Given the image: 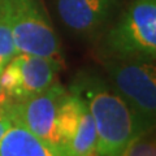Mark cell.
I'll list each match as a JSON object with an SVG mask.
<instances>
[{
	"label": "cell",
	"instance_id": "1",
	"mask_svg": "<svg viewBox=\"0 0 156 156\" xmlns=\"http://www.w3.org/2000/svg\"><path fill=\"white\" fill-rule=\"evenodd\" d=\"M89 109L96 131L99 156H122L136 130L133 113L124 99L103 78L94 74H80L69 89Z\"/></svg>",
	"mask_w": 156,
	"mask_h": 156
},
{
	"label": "cell",
	"instance_id": "7",
	"mask_svg": "<svg viewBox=\"0 0 156 156\" xmlns=\"http://www.w3.org/2000/svg\"><path fill=\"white\" fill-rule=\"evenodd\" d=\"M56 13L72 34L92 39L108 23L120 0H53Z\"/></svg>",
	"mask_w": 156,
	"mask_h": 156
},
{
	"label": "cell",
	"instance_id": "6",
	"mask_svg": "<svg viewBox=\"0 0 156 156\" xmlns=\"http://www.w3.org/2000/svg\"><path fill=\"white\" fill-rule=\"evenodd\" d=\"M66 92L68 90L64 86L55 82L47 90L30 99L9 104L13 120L22 124L41 139L58 148L55 122L58 105Z\"/></svg>",
	"mask_w": 156,
	"mask_h": 156
},
{
	"label": "cell",
	"instance_id": "3",
	"mask_svg": "<svg viewBox=\"0 0 156 156\" xmlns=\"http://www.w3.org/2000/svg\"><path fill=\"white\" fill-rule=\"evenodd\" d=\"M104 57H156V0H131L101 42Z\"/></svg>",
	"mask_w": 156,
	"mask_h": 156
},
{
	"label": "cell",
	"instance_id": "11",
	"mask_svg": "<svg viewBox=\"0 0 156 156\" xmlns=\"http://www.w3.org/2000/svg\"><path fill=\"white\" fill-rule=\"evenodd\" d=\"M13 124V116L9 104H0V139Z\"/></svg>",
	"mask_w": 156,
	"mask_h": 156
},
{
	"label": "cell",
	"instance_id": "8",
	"mask_svg": "<svg viewBox=\"0 0 156 156\" xmlns=\"http://www.w3.org/2000/svg\"><path fill=\"white\" fill-rule=\"evenodd\" d=\"M0 156H65V154L13 120L0 139Z\"/></svg>",
	"mask_w": 156,
	"mask_h": 156
},
{
	"label": "cell",
	"instance_id": "12",
	"mask_svg": "<svg viewBox=\"0 0 156 156\" xmlns=\"http://www.w3.org/2000/svg\"><path fill=\"white\" fill-rule=\"evenodd\" d=\"M2 70L3 69H0V74H2ZM0 104H2V87H0Z\"/></svg>",
	"mask_w": 156,
	"mask_h": 156
},
{
	"label": "cell",
	"instance_id": "4",
	"mask_svg": "<svg viewBox=\"0 0 156 156\" xmlns=\"http://www.w3.org/2000/svg\"><path fill=\"white\" fill-rule=\"evenodd\" d=\"M18 53L61 58V44L38 0H0Z\"/></svg>",
	"mask_w": 156,
	"mask_h": 156
},
{
	"label": "cell",
	"instance_id": "5",
	"mask_svg": "<svg viewBox=\"0 0 156 156\" xmlns=\"http://www.w3.org/2000/svg\"><path fill=\"white\" fill-rule=\"evenodd\" d=\"M60 60L17 53L0 74L2 104L20 103L41 94L56 82Z\"/></svg>",
	"mask_w": 156,
	"mask_h": 156
},
{
	"label": "cell",
	"instance_id": "10",
	"mask_svg": "<svg viewBox=\"0 0 156 156\" xmlns=\"http://www.w3.org/2000/svg\"><path fill=\"white\" fill-rule=\"evenodd\" d=\"M17 53L9 23L4 14L0 13V69H3Z\"/></svg>",
	"mask_w": 156,
	"mask_h": 156
},
{
	"label": "cell",
	"instance_id": "2",
	"mask_svg": "<svg viewBox=\"0 0 156 156\" xmlns=\"http://www.w3.org/2000/svg\"><path fill=\"white\" fill-rule=\"evenodd\" d=\"M111 86L133 113L135 130L152 131L156 121V69L142 58L104 57Z\"/></svg>",
	"mask_w": 156,
	"mask_h": 156
},
{
	"label": "cell",
	"instance_id": "9",
	"mask_svg": "<svg viewBox=\"0 0 156 156\" xmlns=\"http://www.w3.org/2000/svg\"><path fill=\"white\" fill-rule=\"evenodd\" d=\"M122 156H156V146L152 131L135 133L126 144Z\"/></svg>",
	"mask_w": 156,
	"mask_h": 156
}]
</instances>
